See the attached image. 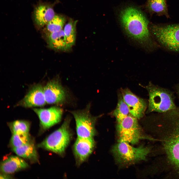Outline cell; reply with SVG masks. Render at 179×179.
I'll use <instances>...</instances> for the list:
<instances>
[{
  "label": "cell",
  "instance_id": "1",
  "mask_svg": "<svg viewBox=\"0 0 179 179\" xmlns=\"http://www.w3.org/2000/svg\"><path fill=\"white\" fill-rule=\"evenodd\" d=\"M120 18L124 29L129 37L143 45L152 44L148 22L140 10L132 7H128L121 11Z\"/></svg>",
  "mask_w": 179,
  "mask_h": 179
},
{
  "label": "cell",
  "instance_id": "8",
  "mask_svg": "<svg viewBox=\"0 0 179 179\" xmlns=\"http://www.w3.org/2000/svg\"><path fill=\"white\" fill-rule=\"evenodd\" d=\"M168 123L173 129V134L166 140L165 149L171 162L179 170V112Z\"/></svg>",
  "mask_w": 179,
  "mask_h": 179
},
{
  "label": "cell",
  "instance_id": "7",
  "mask_svg": "<svg viewBox=\"0 0 179 179\" xmlns=\"http://www.w3.org/2000/svg\"><path fill=\"white\" fill-rule=\"evenodd\" d=\"M90 106L88 105L82 110L71 112L75 121L78 137L92 138L95 134V125L98 117L91 115Z\"/></svg>",
  "mask_w": 179,
  "mask_h": 179
},
{
  "label": "cell",
  "instance_id": "4",
  "mask_svg": "<svg viewBox=\"0 0 179 179\" xmlns=\"http://www.w3.org/2000/svg\"><path fill=\"white\" fill-rule=\"evenodd\" d=\"M70 121L69 118H66L61 127L40 143L39 147L57 154L63 153L71 139Z\"/></svg>",
  "mask_w": 179,
  "mask_h": 179
},
{
  "label": "cell",
  "instance_id": "24",
  "mask_svg": "<svg viewBox=\"0 0 179 179\" xmlns=\"http://www.w3.org/2000/svg\"><path fill=\"white\" fill-rule=\"evenodd\" d=\"M8 177H9L8 176L6 175H1L0 176V179H9V178H8Z\"/></svg>",
  "mask_w": 179,
  "mask_h": 179
},
{
  "label": "cell",
  "instance_id": "11",
  "mask_svg": "<svg viewBox=\"0 0 179 179\" xmlns=\"http://www.w3.org/2000/svg\"><path fill=\"white\" fill-rule=\"evenodd\" d=\"M46 103L44 92V87L40 84L34 85L29 90L17 105L25 107H42Z\"/></svg>",
  "mask_w": 179,
  "mask_h": 179
},
{
  "label": "cell",
  "instance_id": "6",
  "mask_svg": "<svg viewBox=\"0 0 179 179\" xmlns=\"http://www.w3.org/2000/svg\"><path fill=\"white\" fill-rule=\"evenodd\" d=\"M151 31L159 43L167 48L179 52V24L152 25Z\"/></svg>",
  "mask_w": 179,
  "mask_h": 179
},
{
  "label": "cell",
  "instance_id": "22",
  "mask_svg": "<svg viewBox=\"0 0 179 179\" xmlns=\"http://www.w3.org/2000/svg\"><path fill=\"white\" fill-rule=\"evenodd\" d=\"M8 125L12 134H28L30 127L29 122L22 120L10 122Z\"/></svg>",
  "mask_w": 179,
  "mask_h": 179
},
{
  "label": "cell",
  "instance_id": "20",
  "mask_svg": "<svg viewBox=\"0 0 179 179\" xmlns=\"http://www.w3.org/2000/svg\"><path fill=\"white\" fill-rule=\"evenodd\" d=\"M147 6L152 12L168 16L166 0H148Z\"/></svg>",
  "mask_w": 179,
  "mask_h": 179
},
{
  "label": "cell",
  "instance_id": "10",
  "mask_svg": "<svg viewBox=\"0 0 179 179\" xmlns=\"http://www.w3.org/2000/svg\"><path fill=\"white\" fill-rule=\"evenodd\" d=\"M38 115L42 128L48 129L61 121L63 110L60 108L53 106L47 108L33 109Z\"/></svg>",
  "mask_w": 179,
  "mask_h": 179
},
{
  "label": "cell",
  "instance_id": "14",
  "mask_svg": "<svg viewBox=\"0 0 179 179\" xmlns=\"http://www.w3.org/2000/svg\"><path fill=\"white\" fill-rule=\"evenodd\" d=\"M47 38L48 46L51 49L66 51L71 48L67 43L63 29L58 31L48 33Z\"/></svg>",
  "mask_w": 179,
  "mask_h": 179
},
{
  "label": "cell",
  "instance_id": "16",
  "mask_svg": "<svg viewBox=\"0 0 179 179\" xmlns=\"http://www.w3.org/2000/svg\"><path fill=\"white\" fill-rule=\"evenodd\" d=\"M55 15L53 8L47 4L40 5L35 8L34 11L35 21L40 27L46 25Z\"/></svg>",
  "mask_w": 179,
  "mask_h": 179
},
{
  "label": "cell",
  "instance_id": "9",
  "mask_svg": "<svg viewBox=\"0 0 179 179\" xmlns=\"http://www.w3.org/2000/svg\"><path fill=\"white\" fill-rule=\"evenodd\" d=\"M121 94L127 105L130 114L137 119L144 115L147 104L145 100L139 97L128 88L121 90Z\"/></svg>",
  "mask_w": 179,
  "mask_h": 179
},
{
  "label": "cell",
  "instance_id": "21",
  "mask_svg": "<svg viewBox=\"0 0 179 179\" xmlns=\"http://www.w3.org/2000/svg\"><path fill=\"white\" fill-rule=\"evenodd\" d=\"M66 21V18L64 16L55 15L46 25V29L48 33L57 32L63 29Z\"/></svg>",
  "mask_w": 179,
  "mask_h": 179
},
{
  "label": "cell",
  "instance_id": "5",
  "mask_svg": "<svg viewBox=\"0 0 179 179\" xmlns=\"http://www.w3.org/2000/svg\"><path fill=\"white\" fill-rule=\"evenodd\" d=\"M137 119L130 114L117 122L116 129L119 141L134 144L142 139H153L143 134Z\"/></svg>",
  "mask_w": 179,
  "mask_h": 179
},
{
  "label": "cell",
  "instance_id": "12",
  "mask_svg": "<svg viewBox=\"0 0 179 179\" xmlns=\"http://www.w3.org/2000/svg\"><path fill=\"white\" fill-rule=\"evenodd\" d=\"M44 92L48 104L60 103L65 99L64 90L57 80H52L48 82L44 87Z\"/></svg>",
  "mask_w": 179,
  "mask_h": 179
},
{
  "label": "cell",
  "instance_id": "3",
  "mask_svg": "<svg viewBox=\"0 0 179 179\" xmlns=\"http://www.w3.org/2000/svg\"><path fill=\"white\" fill-rule=\"evenodd\" d=\"M145 88L149 96L148 113H164L177 107L172 94L167 90L151 83Z\"/></svg>",
  "mask_w": 179,
  "mask_h": 179
},
{
  "label": "cell",
  "instance_id": "13",
  "mask_svg": "<svg viewBox=\"0 0 179 179\" xmlns=\"http://www.w3.org/2000/svg\"><path fill=\"white\" fill-rule=\"evenodd\" d=\"M95 145L93 137H78L74 145V150L79 163L85 161L92 152Z\"/></svg>",
  "mask_w": 179,
  "mask_h": 179
},
{
  "label": "cell",
  "instance_id": "17",
  "mask_svg": "<svg viewBox=\"0 0 179 179\" xmlns=\"http://www.w3.org/2000/svg\"><path fill=\"white\" fill-rule=\"evenodd\" d=\"M12 149L15 154L20 157L31 160L37 159V151L34 144L31 142Z\"/></svg>",
  "mask_w": 179,
  "mask_h": 179
},
{
  "label": "cell",
  "instance_id": "15",
  "mask_svg": "<svg viewBox=\"0 0 179 179\" xmlns=\"http://www.w3.org/2000/svg\"><path fill=\"white\" fill-rule=\"evenodd\" d=\"M28 167L27 163L20 157L12 156L2 162L0 169L3 173L8 174L13 173Z\"/></svg>",
  "mask_w": 179,
  "mask_h": 179
},
{
  "label": "cell",
  "instance_id": "25",
  "mask_svg": "<svg viewBox=\"0 0 179 179\" xmlns=\"http://www.w3.org/2000/svg\"><path fill=\"white\" fill-rule=\"evenodd\" d=\"M178 93H179V90H178Z\"/></svg>",
  "mask_w": 179,
  "mask_h": 179
},
{
  "label": "cell",
  "instance_id": "23",
  "mask_svg": "<svg viewBox=\"0 0 179 179\" xmlns=\"http://www.w3.org/2000/svg\"><path fill=\"white\" fill-rule=\"evenodd\" d=\"M31 142L28 134H12L10 143L12 148L18 147Z\"/></svg>",
  "mask_w": 179,
  "mask_h": 179
},
{
  "label": "cell",
  "instance_id": "2",
  "mask_svg": "<svg viewBox=\"0 0 179 179\" xmlns=\"http://www.w3.org/2000/svg\"><path fill=\"white\" fill-rule=\"evenodd\" d=\"M111 151L116 162L125 166L145 160L150 149L143 145L135 147L127 142L119 141L112 147Z\"/></svg>",
  "mask_w": 179,
  "mask_h": 179
},
{
  "label": "cell",
  "instance_id": "18",
  "mask_svg": "<svg viewBox=\"0 0 179 179\" xmlns=\"http://www.w3.org/2000/svg\"><path fill=\"white\" fill-rule=\"evenodd\" d=\"M77 21L70 19L63 29L67 43L71 48L75 44L76 38V25Z\"/></svg>",
  "mask_w": 179,
  "mask_h": 179
},
{
  "label": "cell",
  "instance_id": "19",
  "mask_svg": "<svg viewBox=\"0 0 179 179\" xmlns=\"http://www.w3.org/2000/svg\"><path fill=\"white\" fill-rule=\"evenodd\" d=\"M119 96L116 107L113 113L117 122H119L130 114L128 107L121 94H119Z\"/></svg>",
  "mask_w": 179,
  "mask_h": 179
}]
</instances>
